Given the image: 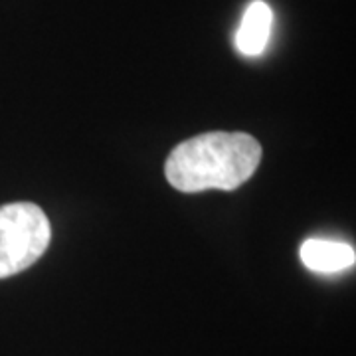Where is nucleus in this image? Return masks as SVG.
<instances>
[{"label":"nucleus","instance_id":"obj_1","mask_svg":"<svg viewBox=\"0 0 356 356\" xmlns=\"http://www.w3.org/2000/svg\"><path fill=\"white\" fill-rule=\"evenodd\" d=\"M261 145L245 133H204L182 140L166 159L168 184L180 192L236 191L254 177Z\"/></svg>","mask_w":356,"mask_h":356},{"label":"nucleus","instance_id":"obj_2","mask_svg":"<svg viewBox=\"0 0 356 356\" xmlns=\"http://www.w3.org/2000/svg\"><path fill=\"white\" fill-rule=\"evenodd\" d=\"M51 240L44 210L32 202H13L0 208V280L32 267Z\"/></svg>","mask_w":356,"mask_h":356},{"label":"nucleus","instance_id":"obj_3","mask_svg":"<svg viewBox=\"0 0 356 356\" xmlns=\"http://www.w3.org/2000/svg\"><path fill=\"white\" fill-rule=\"evenodd\" d=\"M273 28V10L264 0H254L242 16L236 32V50L242 56L255 58L264 54Z\"/></svg>","mask_w":356,"mask_h":356},{"label":"nucleus","instance_id":"obj_4","mask_svg":"<svg viewBox=\"0 0 356 356\" xmlns=\"http://www.w3.org/2000/svg\"><path fill=\"white\" fill-rule=\"evenodd\" d=\"M301 261L315 273H339L355 266V248L343 242L311 238L299 248Z\"/></svg>","mask_w":356,"mask_h":356}]
</instances>
